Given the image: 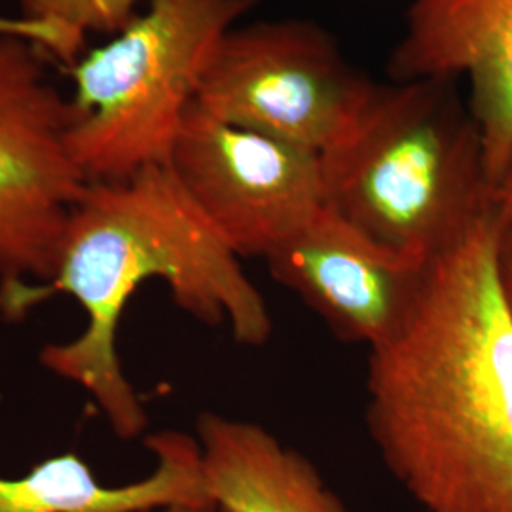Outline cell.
Masks as SVG:
<instances>
[{"label": "cell", "mask_w": 512, "mask_h": 512, "mask_svg": "<svg viewBox=\"0 0 512 512\" xmlns=\"http://www.w3.org/2000/svg\"><path fill=\"white\" fill-rule=\"evenodd\" d=\"M393 82L463 78L495 186L512 148V0H410Z\"/></svg>", "instance_id": "9"}, {"label": "cell", "mask_w": 512, "mask_h": 512, "mask_svg": "<svg viewBox=\"0 0 512 512\" xmlns=\"http://www.w3.org/2000/svg\"><path fill=\"white\" fill-rule=\"evenodd\" d=\"M374 88L336 40L304 19L236 25L203 74L196 103L211 116L325 154Z\"/></svg>", "instance_id": "5"}, {"label": "cell", "mask_w": 512, "mask_h": 512, "mask_svg": "<svg viewBox=\"0 0 512 512\" xmlns=\"http://www.w3.org/2000/svg\"><path fill=\"white\" fill-rule=\"evenodd\" d=\"M46 55L29 38L0 37V287L52 281L65 224L88 186L67 141L73 101Z\"/></svg>", "instance_id": "6"}, {"label": "cell", "mask_w": 512, "mask_h": 512, "mask_svg": "<svg viewBox=\"0 0 512 512\" xmlns=\"http://www.w3.org/2000/svg\"><path fill=\"white\" fill-rule=\"evenodd\" d=\"M258 0H148L109 44L80 57L69 150L88 183L167 164L222 38Z\"/></svg>", "instance_id": "4"}, {"label": "cell", "mask_w": 512, "mask_h": 512, "mask_svg": "<svg viewBox=\"0 0 512 512\" xmlns=\"http://www.w3.org/2000/svg\"><path fill=\"white\" fill-rule=\"evenodd\" d=\"M196 439L222 512H351L310 459L260 423L205 412Z\"/></svg>", "instance_id": "11"}, {"label": "cell", "mask_w": 512, "mask_h": 512, "mask_svg": "<svg viewBox=\"0 0 512 512\" xmlns=\"http://www.w3.org/2000/svg\"><path fill=\"white\" fill-rule=\"evenodd\" d=\"M321 164L329 209L385 247L427 262L495 209L480 131L450 80L374 84Z\"/></svg>", "instance_id": "3"}, {"label": "cell", "mask_w": 512, "mask_h": 512, "mask_svg": "<svg viewBox=\"0 0 512 512\" xmlns=\"http://www.w3.org/2000/svg\"><path fill=\"white\" fill-rule=\"evenodd\" d=\"M158 512H222L215 505H200V507H171Z\"/></svg>", "instance_id": "17"}, {"label": "cell", "mask_w": 512, "mask_h": 512, "mask_svg": "<svg viewBox=\"0 0 512 512\" xmlns=\"http://www.w3.org/2000/svg\"><path fill=\"white\" fill-rule=\"evenodd\" d=\"M143 0H18L19 18L50 40V55L69 69L88 35H118L139 16Z\"/></svg>", "instance_id": "12"}, {"label": "cell", "mask_w": 512, "mask_h": 512, "mask_svg": "<svg viewBox=\"0 0 512 512\" xmlns=\"http://www.w3.org/2000/svg\"><path fill=\"white\" fill-rule=\"evenodd\" d=\"M148 279L165 281L177 306L198 321L228 325L243 346L266 344L274 330L264 296L169 165L88 183L65 224L48 283L50 294H69L82 306L86 329L46 346L40 361L82 387L126 440L139 437L148 418L124 374L116 336L129 298Z\"/></svg>", "instance_id": "2"}, {"label": "cell", "mask_w": 512, "mask_h": 512, "mask_svg": "<svg viewBox=\"0 0 512 512\" xmlns=\"http://www.w3.org/2000/svg\"><path fill=\"white\" fill-rule=\"evenodd\" d=\"M167 165L239 260H268L327 207L321 154L226 124L198 103Z\"/></svg>", "instance_id": "7"}, {"label": "cell", "mask_w": 512, "mask_h": 512, "mask_svg": "<svg viewBox=\"0 0 512 512\" xmlns=\"http://www.w3.org/2000/svg\"><path fill=\"white\" fill-rule=\"evenodd\" d=\"M494 202L499 217L505 222V226H512V148L509 160L503 167V173L499 175L494 186Z\"/></svg>", "instance_id": "15"}, {"label": "cell", "mask_w": 512, "mask_h": 512, "mask_svg": "<svg viewBox=\"0 0 512 512\" xmlns=\"http://www.w3.org/2000/svg\"><path fill=\"white\" fill-rule=\"evenodd\" d=\"M497 207L431 262L420 302L368 351L366 427L423 512H512V313Z\"/></svg>", "instance_id": "1"}, {"label": "cell", "mask_w": 512, "mask_h": 512, "mask_svg": "<svg viewBox=\"0 0 512 512\" xmlns=\"http://www.w3.org/2000/svg\"><path fill=\"white\" fill-rule=\"evenodd\" d=\"M44 298L40 285H23L16 289L0 287V319H19Z\"/></svg>", "instance_id": "13"}, {"label": "cell", "mask_w": 512, "mask_h": 512, "mask_svg": "<svg viewBox=\"0 0 512 512\" xmlns=\"http://www.w3.org/2000/svg\"><path fill=\"white\" fill-rule=\"evenodd\" d=\"M497 270H499L501 289L512 313V226H505L499 239Z\"/></svg>", "instance_id": "14"}, {"label": "cell", "mask_w": 512, "mask_h": 512, "mask_svg": "<svg viewBox=\"0 0 512 512\" xmlns=\"http://www.w3.org/2000/svg\"><path fill=\"white\" fill-rule=\"evenodd\" d=\"M2 35H16V37H33V29L27 21L21 18H0V37Z\"/></svg>", "instance_id": "16"}, {"label": "cell", "mask_w": 512, "mask_h": 512, "mask_svg": "<svg viewBox=\"0 0 512 512\" xmlns=\"http://www.w3.org/2000/svg\"><path fill=\"white\" fill-rule=\"evenodd\" d=\"M147 448L156 467L124 486L101 484L78 454L44 459L25 475L0 476V512H158L213 505L196 437L162 431L148 437Z\"/></svg>", "instance_id": "10"}, {"label": "cell", "mask_w": 512, "mask_h": 512, "mask_svg": "<svg viewBox=\"0 0 512 512\" xmlns=\"http://www.w3.org/2000/svg\"><path fill=\"white\" fill-rule=\"evenodd\" d=\"M272 277L351 344L382 346L416 310L431 262L397 253L323 207L266 260Z\"/></svg>", "instance_id": "8"}]
</instances>
